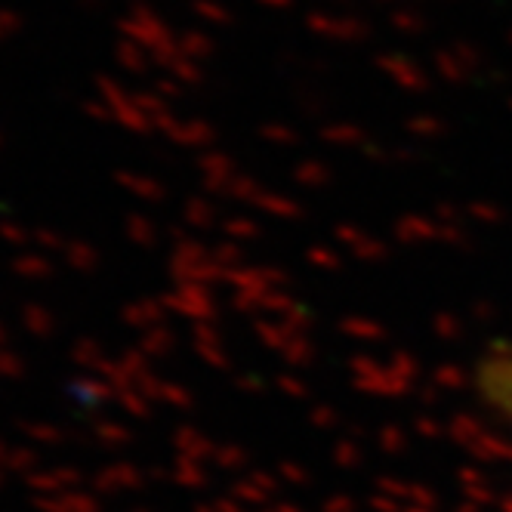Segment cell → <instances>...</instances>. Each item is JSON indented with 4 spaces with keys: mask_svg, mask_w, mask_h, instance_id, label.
Masks as SVG:
<instances>
[{
    "mask_svg": "<svg viewBox=\"0 0 512 512\" xmlns=\"http://www.w3.org/2000/svg\"><path fill=\"white\" fill-rule=\"evenodd\" d=\"M479 392L491 411L512 423V346L485 355L479 368Z\"/></svg>",
    "mask_w": 512,
    "mask_h": 512,
    "instance_id": "obj_1",
    "label": "cell"
}]
</instances>
